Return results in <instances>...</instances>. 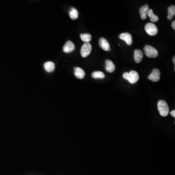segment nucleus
Instances as JSON below:
<instances>
[{"mask_svg": "<svg viewBox=\"0 0 175 175\" xmlns=\"http://www.w3.org/2000/svg\"><path fill=\"white\" fill-rule=\"evenodd\" d=\"M124 78L128 80L131 84H135L138 81L139 75L135 71H131L129 72H126L122 76Z\"/></svg>", "mask_w": 175, "mask_h": 175, "instance_id": "1", "label": "nucleus"}, {"mask_svg": "<svg viewBox=\"0 0 175 175\" xmlns=\"http://www.w3.org/2000/svg\"><path fill=\"white\" fill-rule=\"evenodd\" d=\"M157 106L160 115L163 117L168 116L169 112V109L167 103L164 100H162L158 102Z\"/></svg>", "mask_w": 175, "mask_h": 175, "instance_id": "2", "label": "nucleus"}, {"mask_svg": "<svg viewBox=\"0 0 175 175\" xmlns=\"http://www.w3.org/2000/svg\"><path fill=\"white\" fill-rule=\"evenodd\" d=\"M143 50L147 57L149 58H155L159 55L156 49L150 45H147L145 46Z\"/></svg>", "mask_w": 175, "mask_h": 175, "instance_id": "3", "label": "nucleus"}, {"mask_svg": "<svg viewBox=\"0 0 175 175\" xmlns=\"http://www.w3.org/2000/svg\"><path fill=\"white\" fill-rule=\"evenodd\" d=\"M144 29L148 34L151 36H155L158 32L157 27L153 23H147L145 26Z\"/></svg>", "mask_w": 175, "mask_h": 175, "instance_id": "4", "label": "nucleus"}, {"mask_svg": "<svg viewBox=\"0 0 175 175\" xmlns=\"http://www.w3.org/2000/svg\"><path fill=\"white\" fill-rule=\"evenodd\" d=\"M92 45L90 43H85L81 47L80 53L81 56L83 58H86L91 54L92 52Z\"/></svg>", "mask_w": 175, "mask_h": 175, "instance_id": "5", "label": "nucleus"}, {"mask_svg": "<svg viewBox=\"0 0 175 175\" xmlns=\"http://www.w3.org/2000/svg\"><path fill=\"white\" fill-rule=\"evenodd\" d=\"M160 71L157 69H154L152 71L151 74L148 76V78L149 80H151L153 82H158L160 79Z\"/></svg>", "mask_w": 175, "mask_h": 175, "instance_id": "6", "label": "nucleus"}, {"mask_svg": "<svg viewBox=\"0 0 175 175\" xmlns=\"http://www.w3.org/2000/svg\"><path fill=\"white\" fill-rule=\"evenodd\" d=\"M119 38L125 41L127 44L131 45L132 43V38L131 34L128 33H122L119 36Z\"/></svg>", "mask_w": 175, "mask_h": 175, "instance_id": "7", "label": "nucleus"}, {"mask_svg": "<svg viewBox=\"0 0 175 175\" xmlns=\"http://www.w3.org/2000/svg\"><path fill=\"white\" fill-rule=\"evenodd\" d=\"M99 44L101 48L104 50L106 51H109L111 50V47H110L109 43L104 38H100L99 40Z\"/></svg>", "mask_w": 175, "mask_h": 175, "instance_id": "8", "label": "nucleus"}, {"mask_svg": "<svg viewBox=\"0 0 175 175\" xmlns=\"http://www.w3.org/2000/svg\"><path fill=\"white\" fill-rule=\"evenodd\" d=\"M75 49V46L74 44L71 41H67L65 45H64L63 50L66 53H69L72 52Z\"/></svg>", "mask_w": 175, "mask_h": 175, "instance_id": "9", "label": "nucleus"}, {"mask_svg": "<svg viewBox=\"0 0 175 175\" xmlns=\"http://www.w3.org/2000/svg\"><path fill=\"white\" fill-rule=\"evenodd\" d=\"M143 53L141 50L136 49L134 52V59L136 63H139L142 61L143 58Z\"/></svg>", "mask_w": 175, "mask_h": 175, "instance_id": "10", "label": "nucleus"}, {"mask_svg": "<svg viewBox=\"0 0 175 175\" xmlns=\"http://www.w3.org/2000/svg\"><path fill=\"white\" fill-rule=\"evenodd\" d=\"M149 9V8L148 5V4H145L140 8L139 12H140V15H141V17L142 20H145L147 19Z\"/></svg>", "mask_w": 175, "mask_h": 175, "instance_id": "11", "label": "nucleus"}, {"mask_svg": "<svg viewBox=\"0 0 175 175\" xmlns=\"http://www.w3.org/2000/svg\"><path fill=\"white\" fill-rule=\"evenodd\" d=\"M115 70V66L112 61L108 59L106 61V70L108 72H113Z\"/></svg>", "mask_w": 175, "mask_h": 175, "instance_id": "12", "label": "nucleus"}, {"mask_svg": "<svg viewBox=\"0 0 175 175\" xmlns=\"http://www.w3.org/2000/svg\"><path fill=\"white\" fill-rule=\"evenodd\" d=\"M74 75L78 78L83 79L84 78L85 72L84 71L79 67H76L74 68Z\"/></svg>", "mask_w": 175, "mask_h": 175, "instance_id": "13", "label": "nucleus"}, {"mask_svg": "<svg viewBox=\"0 0 175 175\" xmlns=\"http://www.w3.org/2000/svg\"><path fill=\"white\" fill-rule=\"evenodd\" d=\"M44 67L46 71L48 72H52L55 69V65L54 62L52 61H47L44 64Z\"/></svg>", "mask_w": 175, "mask_h": 175, "instance_id": "14", "label": "nucleus"}, {"mask_svg": "<svg viewBox=\"0 0 175 175\" xmlns=\"http://www.w3.org/2000/svg\"><path fill=\"white\" fill-rule=\"evenodd\" d=\"M168 19L171 20L173 19V18L175 15V6H171L168 8Z\"/></svg>", "mask_w": 175, "mask_h": 175, "instance_id": "15", "label": "nucleus"}, {"mask_svg": "<svg viewBox=\"0 0 175 175\" xmlns=\"http://www.w3.org/2000/svg\"><path fill=\"white\" fill-rule=\"evenodd\" d=\"M148 16L150 18V21L152 22H157L159 21V17L153 13V10L151 9H149Z\"/></svg>", "mask_w": 175, "mask_h": 175, "instance_id": "16", "label": "nucleus"}, {"mask_svg": "<svg viewBox=\"0 0 175 175\" xmlns=\"http://www.w3.org/2000/svg\"><path fill=\"white\" fill-rule=\"evenodd\" d=\"M70 17L72 20H76L78 17V12L77 9L72 8L70 11Z\"/></svg>", "mask_w": 175, "mask_h": 175, "instance_id": "17", "label": "nucleus"}, {"mask_svg": "<svg viewBox=\"0 0 175 175\" xmlns=\"http://www.w3.org/2000/svg\"><path fill=\"white\" fill-rule=\"evenodd\" d=\"M81 40L85 43H89L92 40V36L91 34L86 33V34H81L80 35Z\"/></svg>", "mask_w": 175, "mask_h": 175, "instance_id": "18", "label": "nucleus"}, {"mask_svg": "<svg viewBox=\"0 0 175 175\" xmlns=\"http://www.w3.org/2000/svg\"><path fill=\"white\" fill-rule=\"evenodd\" d=\"M92 78L95 79H103L105 78V74L101 71H95L92 74Z\"/></svg>", "mask_w": 175, "mask_h": 175, "instance_id": "19", "label": "nucleus"}, {"mask_svg": "<svg viewBox=\"0 0 175 175\" xmlns=\"http://www.w3.org/2000/svg\"><path fill=\"white\" fill-rule=\"evenodd\" d=\"M171 115H172L173 117H175V110H173V111H171L170 112Z\"/></svg>", "mask_w": 175, "mask_h": 175, "instance_id": "20", "label": "nucleus"}, {"mask_svg": "<svg viewBox=\"0 0 175 175\" xmlns=\"http://www.w3.org/2000/svg\"><path fill=\"white\" fill-rule=\"evenodd\" d=\"M172 27L173 28V29H175V21H174L172 22Z\"/></svg>", "mask_w": 175, "mask_h": 175, "instance_id": "21", "label": "nucleus"}, {"mask_svg": "<svg viewBox=\"0 0 175 175\" xmlns=\"http://www.w3.org/2000/svg\"><path fill=\"white\" fill-rule=\"evenodd\" d=\"M175 57H174V58H173V62H174V64H175Z\"/></svg>", "mask_w": 175, "mask_h": 175, "instance_id": "22", "label": "nucleus"}]
</instances>
